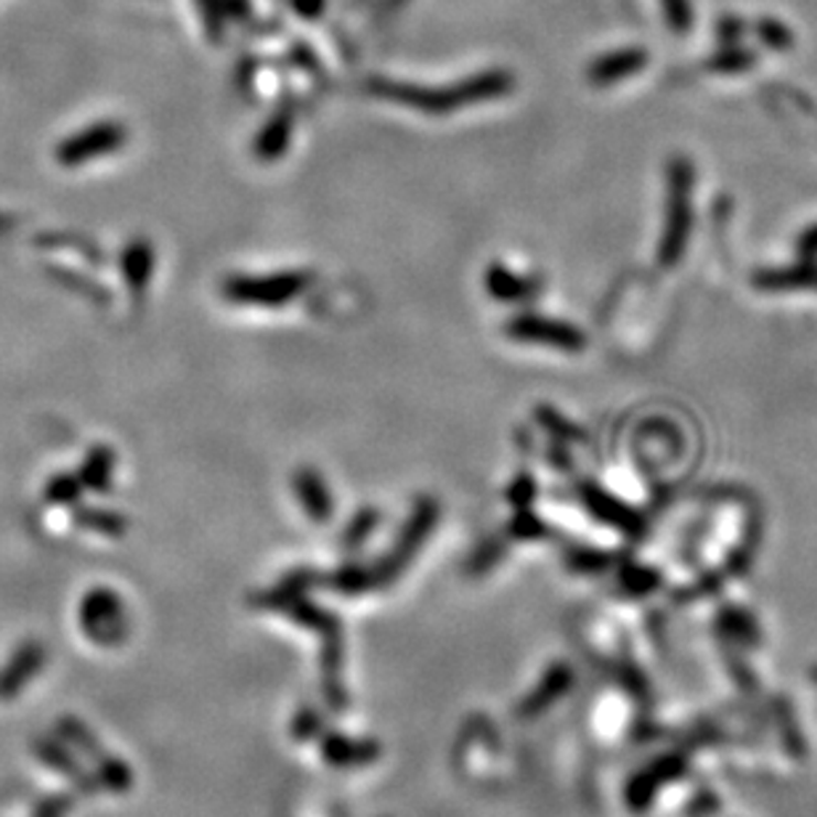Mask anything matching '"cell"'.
<instances>
[{
    "label": "cell",
    "instance_id": "cell-1",
    "mask_svg": "<svg viewBox=\"0 0 817 817\" xmlns=\"http://www.w3.org/2000/svg\"><path fill=\"white\" fill-rule=\"evenodd\" d=\"M369 94L377 99L407 104V107L417 109L424 115H449L456 109L470 107V104L492 101L502 99L513 90V75L509 72L494 69V72H481V75L467 77V80L447 85V88H420V85H407V83H394V80H369Z\"/></svg>",
    "mask_w": 817,
    "mask_h": 817
},
{
    "label": "cell",
    "instance_id": "cell-2",
    "mask_svg": "<svg viewBox=\"0 0 817 817\" xmlns=\"http://www.w3.org/2000/svg\"><path fill=\"white\" fill-rule=\"evenodd\" d=\"M692 184H696V170H692L690 160L675 157L669 162V173H666L669 194H666V221L662 245H658V264L664 268L677 266L685 247H688L692 228Z\"/></svg>",
    "mask_w": 817,
    "mask_h": 817
},
{
    "label": "cell",
    "instance_id": "cell-3",
    "mask_svg": "<svg viewBox=\"0 0 817 817\" xmlns=\"http://www.w3.org/2000/svg\"><path fill=\"white\" fill-rule=\"evenodd\" d=\"M313 284L309 271H277L264 277H232L224 282V298L228 303L247 309H279L303 295Z\"/></svg>",
    "mask_w": 817,
    "mask_h": 817
},
{
    "label": "cell",
    "instance_id": "cell-4",
    "mask_svg": "<svg viewBox=\"0 0 817 817\" xmlns=\"http://www.w3.org/2000/svg\"><path fill=\"white\" fill-rule=\"evenodd\" d=\"M507 337L518 340L526 345H545L563 353H579L587 348V335L579 326L563 322V319L539 316V313H518L507 319L505 324Z\"/></svg>",
    "mask_w": 817,
    "mask_h": 817
},
{
    "label": "cell",
    "instance_id": "cell-5",
    "mask_svg": "<svg viewBox=\"0 0 817 817\" xmlns=\"http://www.w3.org/2000/svg\"><path fill=\"white\" fill-rule=\"evenodd\" d=\"M483 284H486L488 295L499 300V303H523V300H531L541 292V284L534 277H523V273L509 271L502 264L486 268Z\"/></svg>",
    "mask_w": 817,
    "mask_h": 817
},
{
    "label": "cell",
    "instance_id": "cell-6",
    "mask_svg": "<svg viewBox=\"0 0 817 817\" xmlns=\"http://www.w3.org/2000/svg\"><path fill=\"white\" fill-rule=\"evenodd\" d=\"M292 488H295L298 502L303 505L305 513H309L311 520L324 523L332 518V494L330 486H326L322 475L316 473L313 467H300L292 479Z\"/></svg>",
    "mask_w": 817,
    "mask_h": 817
},
{
    "label": "cell",
    "instance_id": "cell-7",
    "mask_svg": "<svg viewBox=\"0 0 817 817\" xmlns=\"http://www.w3.org/2000/svg\"><path fill=\"white\" fill-rule=\"evenodd\" d=\"M292 128H295V117H292V109H279L271 120L266 122L264 130L255 136L252 152L258 157L260 162H273L279 157H284L287 147L292 141Z\"/></svg>",
    "mask_w": 817,
    "mask_h": 817
},
{
    "label": "cell",
    "instance_id": "cell-8",
    "mask_svg": "<svg viewBox=\"0 0 817 817\" xmlns=\"http://www.w3.org/2000/svg\"><path fill=\"white\" fill-rule=\"evenodd\" d=\"M645 62H648V54L639 49L613 51V54H608L603 58H594L587 77H590V83L594 85H611L643 69Z\"/></svg>",
    "mask_w": 817,
    "mask_h": 817
},
{
    "label": "cell",
    "instance_id": "cell-9",
    "mask_svg": "<svg viewBox=\"0 0 817 817\" xmlns=\"http://www.w3.org/2000/svg\"><path fill=\"white\" fill-rule=\"evenodd\" d=\"M581 499H584V505L592 509L594 518L611 523V526H619V528H637V515H634L624 502H619L616 496L603 492V488L587 483V486L581 488Z\"/></svg>",
    "mask_w": 817,
    "mask_h": 817
},
{
    "label": "cell",
    "instance_id": "cell-10",
    "mask_svg": "<svg viewBox=\"0 0 817 817\" xmlns=\"http://www.w3.org/2000/svg\"><path fill=\"white\" fill-rule=\"evenodd\" d=\"M817 282V268L809 264H799L794 268H775V271L756 273L754 284L762 290H799Z\"/></svg>",
    "mask_w": 817,
    "mask_h": 817
},
{
    "label": "cell",
    "instance_id": "cell-11",
    "mask_svg": "<svg viewBox=\"0 0 817 817\" xmlns=\"http://www.w3.org/2000/svg\"><path fill=\"white\" fill-rule=\"evenodd\" d=\"M536 417H539V422L545 424V428L550 430V433L560 436V438H563V441H568V438H579V430L573 428L571 422H566L560 415H555L552 409H547V407L536 409Z\"/></svg>",
    "mask_w": 817,
    "mask_h": 817
},
{
    "label": "cell",
    "instance_id": "cell-12",
    "mask_svg": "<svg viewBox=\"0 0 817 817\" xmlns=\"http://www.w3.org/2000/svg\"><path fill=\"white\" fill-rule=\"evenodd\" d=\"M202 6H205L207 28H211L213 35H221V9H224V3L221 0H202Z\"/></svg>",
    "mask_w": 817,
    "mask_h": 817
},
{
    "label": "cell",
    "instance_id": "cell-13",
    "mask_svg": "<svg viewBox=\"0 0 817 817\" xmlns=\"http://www.w3.org/2000/svg\"><path fill=\"white\" fill-rule=\"evenodd\" d=\"M292 9H295L300 17H309V19H313V17L322 14L324 0H292Z\"/></svg>",
    "mask_w": 817,
    "mask_h": 817
},
{
    "label": "cell",
    "instance_id": "cell-14",
    "mask_svg": "<svg viewBox=\"0 0 817 817\" xmlns=\"http://www.w3.org/2000/svg\"><path fill=\"white\" fill-rule=\"evenodd\" d=\"M799 252L802 258H815L817 255V226L804 232V237L799 239Z\"/></svg>",
    "mask_w": 817,
    "mask_h": 817
}]
</instances>
